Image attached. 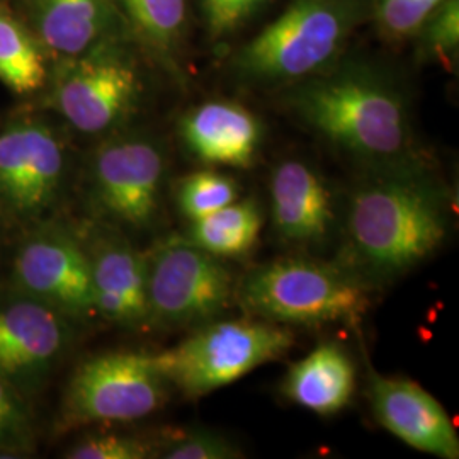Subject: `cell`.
<instances>
[{
  "mask_svg": "<svg viewBox=\"0 0 459 459\" xmlns=\"http://www.w3.org/2000/svg\"><path fill=\"white\" fill-rule=\"evenodd\" d=\"M415 36L422 56L451 66L459 47V0H444Z\"/></svg>",
  "mask_w": 459,
  "mask_h": 459,
  "instance_id": "25",
  "label": "cell"
},
{
  "mask_svg": "<svg viewBox=\"0 0 459 459\" xmlns=\"http://www.w3.org/2000/svg\"><path fill=\"white\" fill-rule=\"evenodd\" d=\"M271 220L279 238L290 246H322L337 223L327 181L312 165L288 159L269 182Z\"/></svg>",
  "mask_w": 459,
  "mask_h": 459,
  "instance_id": "15",
  "label": "cell"
},
{
  "mask_svg": "<svg viewBox=\"0 0 459 459\" xmlns=\"http://www.w3.org/2000/svg\"><path fill=\"white\" fill-rule=\"evenodd\" d=\"M284 102L301 123L368 169L419 159L405 100L371 68L341 60L286 87Z\"/></svg>",
  "mask_w": 459,
  "mask_h": 459,
  "instance_id": "2",
  "label": "cell"
},
{
  "mask_svg": "<svg viewBox=\"0 0 459 459\" xmlns=\"http://www.w3.org/2000/svg\"><path fill=\"white\" fill-rule=\"evenodd\" d=\"M354 390L356 366L335 342L315 347L288 369L281 383V392L290 402L324 417L344 411Z\"/></svg>",
  "mask_w": 459,
  "mask_h": 459,
  "instance_id": "18",
  "label": "cell"
},
{
  "mask_svg": "<svg viewBox=\"0 0 459 459\" xmlns=\"http://www.w3.org/2000/svg\"><path fill=\"white\" fill-rule=\"evenodd\" d=\"M263 223V212L255 199H237L214 213L191 221L186 237L214 257H242L254 250Z\"/></svg>",
  "mask_w": 459,
  "mask_h": 459,
  "instance_id": "20",
  "label": "cell"
},
{
  "mask_svg": "<svg viewBox=\"0 0 459 459\" xmlns=\"http://www.w3.org/2000/svg\"><path fill=\"white\" fill-rule=\"evenodd\" d=\"M34 34L48 56H79L126 36L115 0H34Z\"/></svg>",
  "mask_w": 459,
  "mask_h": 459,
  "instance_id": "17",
  "label": "cell"
},
{
  "mask_svg": "<svg viewBox=\"0 0 459 459\" xmlns=\"http://www.w3.org/2000/svg\"><path fill=\"white\" fill-rule=\"evenodd\" d=\"M142 98L143 79L126 36L60 60L47 96L49 108L85 134L115 132L136 113Z\"/></svg>",
  "mask_w": 459,
  "mask_h": 459,
  "instance_id": "6",
  "label": "cell"
},
{
  "mask_svg": "<svg viewBox=\"0 0 459 459\" xmlns=\"http://www.w3.org/2000/svg\"><path fill=\"white\" fill-rule=\"evenodd\" d=\"M167 386L150 354H98L81 362L70 377L58 426L70 430L143 419L164 405Z\"/></svg>",
  "mask_w": 459,
  "mask_h": 459,
  "instance_id": "9",
  "label": "cell"
},
{
  "mask_svg": "<svg viewBox=\"0 0 459 459\" xmlns=\"http://www.w3.org/2000/svg\"><path fill=\"white\" fill-rule=\"evenodd\" d=\"M70 318L16 291L0 299V377L21 394L38 388L72 342Z\"/></svg>",
  "mask_w": 459,
  "mask_h": 459,
  "instance_id": "12",
  "label": "cell"
},
{
  "mask_svg": "<svg viewBox=\"0 0 459 459\" xmlns=\"http://www.w3.org/2000/svg\"><path fill=\"white\" fill-rule=\"evenodd\" d=\"M16 291L31 296L72 322L98 316L89 255L82 237L62 227H39L17 248Z\"/></svg>",
  "mask_w": 459,
  "mask_h": 459,
  "instance_id": "10",
  "label": "cell"
},
{
  "mask_svg": "<svg viewBox=\"0 0 459 459\" xmlns=\"http://www.w3.org/2000/svg\"><path fill=\"white\" fill-rule=\"evenodd\" d=\"M160 458L167 459H235L244 458L242 451L212 430H191L170 437L160 449Z\"/></svg>",
  "mask_w": 459,
  "mask_h": 459,
  "instance_id": "28",
  "label": "cell"
},
{
  "mask_svg": "<svg viewBox=\"0 0 459 459\" xmlns=\"http://www.w3.org/2000/svg\"><path fill=\"white\" fill-rule=\"evenodd\" d=\"M126 34L182 81V49L187 33V0H115Z\"/></svg>",
  "mask_w": 459,
  "mask_h": 459,
  "instance_id": "19",
  "label": "cell"
},
{
  "mask_svg": "<svg viewBox=\"0 0 459 459\" xmlns=\"http://www.w3.org/2000/svg\"><path fill=\"white\" fill-rule=\"evenodd\" d=\"M371 286L345 265L291 255L250 271L235 286L246 313L279 325L359 327Z\"/></svg>",
  "mask_w": 459,
  "mask_h": 459,
  "instance_id": "4",
  "label": "cell"
},
{
  "mask_svg": "<svg viewBox=\"0 0 459 459\" xmlns=\"http://www.w3.org/2000/svg\"><path fill=\"white\" fill-rule=\"evenodd\" d=\"M179 134L204 164L250 169L263 143V125L238 102L206 100L182 116Z\"/></svg>",
  "mask_w": 459,
  "mask_h": 459,
  "instance_id": "16",
  "label": "cell"
},
{
  "mask_svg": "<svg viewBox=\"0 0 459 459\" xmlns=\"http://www.w3.org/2000/svg\"><path fill=\"white\" fill-rule=\"evenodd\" d=\"M449 231L443 184L424 159L369 167L349 195L344 264L369 286L426 263Z\"/></svg>",
  "mask_w": 459,
  "mask_h": 459,
  "instance_id": "1",
  "label": "cell"
},
{
  "mask_svg": "<svg viewBox=\"0 0 459 459\" xmlns=\"http://www.w3.org/2000/svg\"><path fill=\"white\" fill-rule=\"evenodd\" d=\"M148 325L199 327L227 310L233 274L220 257L170 235L147 252Z\"/></svg>",
  "mask_w": 459,
  "mask_h": 459,
  "instance_id": "8",
  "label": "cell"
},
{
  "mask_svg": "<svg viewBox=\"0 0 459 459\" xmlns=\"http://www.w3.org/2000/svg\"><path fill=\"white\" fill-rule=\"evenodd\" d=\"M65 172V148L48 125L24 119L0 132V208L39 218L60 197Z\"/></svg>",
  "mask_w": 459,
  "mask_h": 459,
  "instance_id": "11",
  "label": "cell"
},
{
  "mask_svg": "<svg viewBox=\"0 0 459 459\" xmlns=\"http://www.w3.org/2000/svg\"><path fill=\"white\" fill-rule=\"evenodd\" d=\"M82 240L98 316L119 327L148 325L147 254L106 223L89 230Z\"/></svg>",
  "mask_w": 459,
  "mask_h": 459,
  "instance_id": "13",
  "label": "cell"
},
{
  "mask_svg": "<svg viewBox=\"0 0 459 459\" xmlns=\"http://www.w3.org/2000/svg\"><path fill=\"white\" fill-rule=\"evenodd\" d=\"M167 174V155L145 133H116L99 145L87 169V197L94 214L116 229L155 225Z\"/></svg>",
  "mask_w": 459,
  "mask_h": 459,
  "instance_id": "7",
  "label": "cell"
},
{
  "mask_svg": "<svg viewBox=\"0 0 459 459\" xmlns=\"http://www.w3.org/2000/svg\"><path fill=\"white\" fill-rule=\"evenodd\" d=\"M238 193L233 178L214 170H199L182 178L176 189V201L179 212L189 221H196L237 201Z\"/></svg>",
  "mask_w": 459,
  "mask_h": 459,
  "instance_id": "22",
  "label": "cell"
},
{
  "mask_svg": "<svg viewBox=\"0 0 459 459\" xmlns=\"http://www.w3.org/2000/svg\"><path fill=\"white\" fill-rule=\"evenodd\" d=\"M369 398L377 422L413 449L459 458V437L443 405L419 383L381 377L369 369Z\"/></svg>",
  "mask_w": 459,
  "mask_h": 459,
  "instance_id": "14",
  "label": "cell"
},
{
  "mask_svg": "<svg viewBox=\"0 0 459 459\" xmlns=\"http://www.w3.org/2000/svg\"><path fill=\"white\" fill-rule=\"evenodd\" d=\"M273 0H197L206 36L212 43L223 45L240 33L244 26Z\"/></svg>",
  "mask_w": 459,
  "mask_h": 459,
  "instance_id": "24",
  "label": "cell"
},
{
  "mask_svg": "<svg viewBox=\"0 0 459 459\" xmlns=\"http://www.w3.org/2000/svg\"><path fill=\"white\" fill-rule=\"evenodd\" d=\"M26 396L0 377V453L26 451L33 443V424Z\"/></svg>",
  "mask_w": 459,
  "mask_h": 459,
  "instance_id": "26",
  "label": "cell"
},
{
  "mask_svg": "<svg viewBox=\"0 0 459 459\" xmlns=\"http://www.w3.org/2000/svg\"><path fill=\"white\" fill-rule=\"evenodd\" d=\"M444 0H373V13L377 31L388 43H402L415 38L427 17Z\"/></svg>",
  "mask_w": 459,
  "mask_h": 459,
  "instance_id": "23",
  "label": "cell"
},
{
  "mask_svg": "<svg viewBox=\"0 0 459 459\" xmlns=\"http://www.w3.org/2000/svg\"><path fill=\"white\" fill-rule=\"evenodd\" d=\"M47 60L36 34L0 2V82L16 94H33L48 82Z\"/></svg>",
  "mask_w": 459,
  "mask_h": 459,
  "instance_id": "21",
  "label": "cell"
},
{
  "mask_svg": "<svg viewBox=\"0 0 459 459\" xmlns=\"http://www.w3.org/2000/svg\"><path fill=\"white\" fill-rule=\"evenodd\" d=\"M373 0H291L263 31L237 49L233 75L259 87H290L337 65Z\"/></svg>",
  "mask_w": 459,
  "mask_h": 459,
  "instance_id": "3",
  "label": "cell"
},
{
  "mask_svg": "<svg viewBox=\"0 0 459 459\" xmlns=\"http://www.w3.org/2000/svg\"><path fill=\"white\" fill-rule=\"evenodd\" d=\"M295 333L261 318L208 322L170 349L150 354L167 385L187 398H201L282 358Z\"/></svg>",
  "mask_w": 459,
  "mask_h": 459,
  "instance_id": "5",
  "label": "cell"
},
{
  "mask_svg": "<svg viewBox=\"0 0 459 459\" xmlns=\"http://www.w3.org/2000/svg\"><path fill=\"white\" fill-rule=\"evenodd\" d=\"M70 459H145L155 456L152 444L130 434L104 432L83 437L65 455Z\"/></svg>",
  "mask_w": 459,
  "mask_h": 459,
  "instance_id": "27",
  "label": "cell"
}]
</instances>
